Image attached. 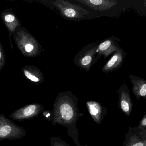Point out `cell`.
Returning <instances> with one entry per match:
<instances>
[{"label":"cell","instance_id":"obj_3","mask_svg":"<svg viewBox=\"0 0 146 146\" xmlns=\"http://www.w3.org/2000/svg\"><path fill=\"white\" fill-rule=\"evenodd\" d=\"M84 6L100 17H115L117 16L124 7L123 1L119 0H73Z\"/></svg>","mask_w":146,"mask_h":146},{"label":"cell","instance_id":"obj_14","mask_svg":"<svg viewBox=\"0 0 146 146\" xmlns=\"http://www.w3.org/2000/svg\"><path fill=\"white\" fill-rule=\"evenodd\" d=\"M24 76L30 81L36 85H39L43 82L44 77L43 73L37 67L32 65H27L22 69Z\"/></svg>","mask_w":146,"mask_h":146},{"label":"cell","instance_id":"obj_5","mask_svg":"<svg viewBox=\"0 0 146 146\" xmlns=\"http://www.w3.org/2000/svg\"><path fill=\"white\" fill-rule=\"evenodd\" d=\"M26 134L24 128L15 124L4 114H0V141L20 139Z\"/></svg>","mask_w":146,"mask_h":146},{"label":"cell","instance_id":"obj_2","mask_svg":"<svg viewBox=\"0 0 146 146\" xmlns=\"http://www.w3.org/2000/svg\"><path fill=\"white\" fill-rule=\"evenodd\" d=\"M36 1L48 7L63 19L71 21H80L100 18L95 12L73 0H41Z\"/></svg>","mask_w":146,"mask_h":146},{"label":"cell","instance_id":"obj_9","mask_svg":"<svg viewBox=\"0 0 146 146\" xmlns=\"http://www.w3.org/2000/svg\"><path fill=\"white\" fill-rule=\"evenodd\" d=\"M119 101L118 106L122 112L129 116L133 110V103L127 84H122L117 91Z\"/></svg>","mask_w":146,"mask_h":146},{"label":"cell","instance_id":"obj_11","mask_svg":"<svg viewBox=\"0 0 146 146\" xmlns=\"http://www.w3.org/2000/svg\"><path fill=\"white\" fill-rule=\"evenodd\" d=\"M1 17L8 31L10 38L16 29L21 27V21L10 9H5L2 12Z\"/></svg>","mask_w":146,"mask_h":146},{"label":"cell","instance_id":"obj_19","mask_svg":"<svg viewBox=\"0 0 146 146\" xmlns=\"http://www.w3.org/2000/svg\"><path fill=\"white\" fill-rule=\"evenodd\" d=\"M136 9L140 13L146 15V0L140 1L139 3H137Z\"/></svg>","mask_w":146,"mask_h":146},{"label":"cell","instance_id":"obj_8","mask_svg":"<svg viewBox=\"0 0 146 146\" xmlns=\"http://www.w3.org/2000/svg\"><path fill=\"white\" fill-rule=\"evenodd\" d=\"M122 49L117 43V38L114 36L110 37L97 44L96 60L98 61L102 57L106 58L113 53Z\"/></svg>","mask_w":146,"mask_h":146},{"label":"cell","instance_id":"obj_6","mask_svg":"<svg viewBox=\"0 0 146 146\" xmlns=\"http://www.w3.org/2000/svg\"><path fill=\"white\" fill-rule=\"evenodd\" d=\"M97 44L92 43L83 47L75 55L73 59L74 63L86 72L90 71L91 67L97 62Z\"/></svg>","mask_w":146,"mask_h":146},{"label":"cell","instance_id":"obj_1","mask_svg":"<svg viewBox=\"0 0 146 146\" xmlns=\"http://www.w3.org/2000/svg\"><path fill=\"white\" fill-rule=\"evenodd\" d=\"M52 124L65 127L68 135L71 137L76 146H81L78 140L79 133L77 122L84 115L79 111L78 98L71 91L62 92L57 95L51 111Z\"/></svg>","mask_w":146,"mask_h":146},{"label":"cell","instance_id":"obj_13","mask_svg":"<svg viewBox=\"0 0 146 146\" xmlns=\"http://www.w3.org/2000/svg\"><path fill=\"white\" fill-rule=\"evenodd\" d=\"M129 78L132 91L135 98L138 100L141 98L146 99V80L134 75H130Z\"/></svg>","mask_w":146,"mask_h":146},{"label":"cell","instance_id":"obj_20","mask_svg":"<svg viewBox=\"0 0 146 146\" xmlns=\"http://www.w3.org/2000/svg\"><path fill=\"white\" fill-rule=\"evenodd\" d=\"M43 116L44 118L48 121H51V111L50 110L43 111L42 112Z\"/></svg>","mask_w":146,"mask_h":146},{"label":"cell","instance_id":"obj_7","mask_svg":"<svg viewBox=\"0 0 146 146\" xmlns=\"http://www.w3.org/2000/svg\"><path fill=\"white\" fill-rule=\"evenodd\" d=\"M44 110L42 105L33 103L21 107L12 112L9 117L13 121L21 122L37 117Z\"/></svg>","mask_w":146,"mask_h":146},{"label":"cell","instance_id":"obj_12","mask_svg":"<svg viewBox=\"0 0 146 146\" xmlns=\"http://www.w3.org/2000/svg\"><path fill=\"white\" fill-rule=\"evenodd\" d=\"M126 56L127 54L123 49L115 52L111 58L103 66L101 72L107 73L118 69L123 63Z\"/></svg>","mask_w":146,"mask_h":146},{"label":"cell","instance_id":"obj_16","mask_svg":"<svg viewBox=\"0 0 146 146\" xmlns=\"http://www.w3.org/2000/svg\"><path fill=\"white\" fill-rule=\"evenodd\" d=\"M134 133L142 137H146V114L140 121L136 127L133 128Z\"/></svg>","mask_w":146,"mask_h":146},{"label":"cell","instance_id":"obj_17","mask_svg":"<svg viewBox=\"0 0 146 146\" xmlns=\"http://www.w3.org/2000/svg\"><path fill=\"white\" fill-rule=\"evenodd\" d=\"M50 143L51 146H71L58 137H51Z\"/></svg>","mask_w":146,"mask_h":146},{"label":"cell","instance_id":"obj_15","mask_svg":"<svg viewBox=\"0 0 146 146\" xmlns=\"http://www.w3.org/2000/svg\"><path fill=\"white\" fill-rule=\"evenodd\" d=\"M123 146H146V137H142L133 133V128L129 127L125 134Z\"/></svg>","mask_w":146,"mask_h":146},{"label":"cell","instance_id":"obj_4","mask_svg":"<svg viewBox=\"0 0 146 146\" xmlns=\"http://www.w3.org/2000/svg\"><path fill=\"white\" fill-rule=\"evenodd\" d=\"M13 36L16 46L24 56L35 57L41 54L42 45L25 27H18Z\"/></svg>","mask_w":146,"mask_h":146},{"label":"cell","instance_id":"obj_10","mask_svg":"<svg viewBox=\"0 0 146 146\" xmlns=\"http://www.w3.org/2000/svg\"><path fill=\"white\" fill-rule=\"evenodd\" d=\"M88 113L96 123L100 124L107 114V109L95 101H88L86 103Z\"/></svg>","mask_w":146,"mask_h":146},{"label":"cell","instance_id":"obj_18","mask_svg":"<svg viewBox=\"0 0 146 146\" xmlns=\"http://www.w3.org/2000/svg\"><path fill=\"white\" fill-rule=\"evenodd\" d=\"M6 55L3 47L0 41V72L2 69L4 67L6 62Z\"/></svg>","mask_w":146,"mask_h":146}]
</instances>
